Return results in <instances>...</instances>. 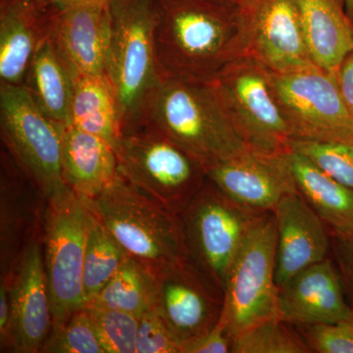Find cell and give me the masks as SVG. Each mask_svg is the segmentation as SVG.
I'll return each mask as SVG.
<instances>
[{
    "label": "cell",
    "mask_w": 353,
    "mask_h": 353,
    "mask_svg": "<svg viewBox=\"0 0 353 353\" xmlns=\"http://www.w3.org/2000/svg\"><path fill=\"white\" fill-rule=\"evenodd\" d=\"M155 41L167 77L210 82L245 57V16L224 0H157Z\"/></svg>",
    "instance_id": "cell-1"
},
{
    "label": "cell",
    "mask_w": 353,
    "mask_h": 353,
    "mask_svg": "<svg viewBox=\"0 0 353 353\" xmlns=\"http://www.w3.org/2000/svg\"><path fill=\"white\" fill-rule=\"evenodd\" d=\"M141 129L170 139L208 170L248 148L212 83L194 79L166 77Z\"/></svg>",
    "instance_id": "cell-2"
},
{
    "label": "cell",
    "mask_w": 353,
    "mask_h": 353,
    "mask_svg": "<svg viewBox=\"0 0 353 353\" xmlns=\"http://www.w3.org/2000/svg\"><path fill=\"white\" fill-rule=\"evenodd\" d=\"M105 74L117 101L120 134L143 127L148 104L166 78L157 54V0H110Z\"/></svg>",
    "instance_id": "cell-3"
},
{
    "label": "cell",
    "mask_w": 353,
    "mask_h": 353,
    "mask_svg": "<svg viewBox=\"0 0 353 353\" xmlns=\"http://www.w3.org/2000/svg\"><path fill=\"white\" fill-rule=\"evenodd\" d=\"M85 202L127 254L155 274L188 261L179 215L132 187L119 173Z\"/></svg>",
    "instance_id": "cell-4"
},
{
    "label": "cell",
    "mask_w": 353,
    "mask_h": 353,
    "mask_svg": "<svg viewBox=\"0 0 353 353\" xmlns=\"http://www.w3.org/2000/svg\"><path fill=\"white\" fill-rule=\"evenodd\" d=\"M46 199L43 243L53 331L85 308L83 263L92 213L66 183Z\"/></svg>",
    "instance_id": "cell-5"
},
{
    "label": "cell",
    "mask_w": 353,
    "mask_h": 353,
    "mask_svg": "<svg viewBox=\"0 0 353 353\" xmlns=\"http://www.w3.org/2000/svg\"><path fill=\"white\" fill-rule=\"evenodd\" d=\"M114 148L118 173L174 214L185 210L208 180L201 161L158 132L121 134Z\"/></svg>",
    "instance_id": "cell-6"
},
{
    "label": "cell",
    "mask_w": 353,
    "mask_h": 353,
    "mask_svg": "<svg viewBox=\"0 0 353 353\" xmlns=\"http://www.w3.org/2000/svg\"><path fill=\"white\" fill-rule=\"evenodd\" d=\"M262 213L236 203L208 179L179 215L188 262L223 297L234 257Z\"/></svg>",
    "instance_id": "cell-7"
},
{
    "label": "cell",
    "mask_w": 353,
    "mask_h": 353,
    "mask_svg": "<svg viewBox=\"0 0 353 353\" xmlns=\"http://www.w3.org/2000/svg\"><path fill=\"white\" fill-rule=\"evenodd\" d=\"M276 252L275 214L267 211L246 234L228 275L220 322L232 340L252 325L277 316Z\"/></svg>",
    "instance_id": "cell-8"
},
{
    "label": "cell",
    "mask_w": 353,
    "mask_h": 353,
    "mask_svg": "<svg viewBox=\"0 0 353 353\" xmlns=\"http://www.w3.org/2000/svg\"><path fill=\"white\" fill-rule=\"evenodd\" d=\"M269 73L292 139L353 143V120L334 74L316 64Z\"/></svg>",
    "instance_id": "cell-9"
},
{
    "label": "cell",
    "mask_w": 353,
    "mask_h": 353,
    "mask_svg": "<svg viewBox=\"0 0 353 353\" xmlns=\"http://www.w3.org/2000/svg\"><path fill=\"white\" fill-rule=\"evenodd\" d=\"M210 83L248 148L271 153L290 150L292 134L272 90L268 70L245 55Z\"/></svg>",
    "instance_id": "cell-10"
},
{
    "label": "cell",
    "mask_w": 353,
    "mask_h": 353,
    "mask_svg": "<svg viewBox=\"0 0 353 353\" xmlns=\"http://www.w3.org/2000/svg\"><path fill=\"white\" fill-rule=\"evenodd\" d=\"M4 148L46 196L64 185L61 125L46 117L24 85H0Z\"/></svg>",
    "instance_id": "cell-11"
},
{
    "label": "cell",
    "mask_w": 353,
    "mask_h": 353,
    "mask_svg": "<svg viewBox=\"0 0 353 353\" xmlns=\"http://www.w3.org/2000/svg\"><path fill=\"white\" fill-rule=\"evenodd\" d=\"M46 194L9 152L2 153L0 279L13 275L30 245L43 236Z\"/></svg>",
    "instance_id": "cell-12"
},
{
    "label": "cell",
    "mask_w": 353,
    "mask_h": 353,
    "mask_svg": "<svg viewBox=\"0 0 353 353\" xmlns=\"http://www.w3.org/2000/svg\"><path fill=\"white\" fill-rule=\"evenodd\" d=\"M243 10L246 57L276 73L315 64L294 0H253Z\"/></svg>",
    "instance_id": "cell-13"
},
{
    "label": "cell",
    "mask_w": 353,
    "mask_h": 353,
    "mask_svg": "<svg viewBox=\"0 0 353 353\" xmlns=\"http://www.w3.org/2000/svg\"><path fill=\"white\" fill-rule=\"evenodd\" d=\"M208 179L230 199L256 212L273 211L281 199L297 192L287 152L246 148L208 170Z\"/></svg>",
    "instance_id": "cell-14"
},
{
    "label": "cell",
    "mask_w": 353,
    "mask_h": 353,
    "mask_svg": "<svg viewBox=\"0 0 353 353\" xmlns=\"http://www.w3.org/2000/svg\"><path fill=\"white\" fill-rule=\"evenodd\" d=\"M0 280L7 281L10 294L6 352H41L53 325L43 238L32 241L10 278Z\"/></svg>",
    "instance_id": "cell-15"
},
{
    "label": "cell",
    "mask_w": 353,
    "mask_h": 353,
    "mask_svg": "<svg viewBox=\"0 0 353 353\" xmlns=\"http://www.w3.org/2000/svg\"><path fill=\"white\" fill-rule=\"evenodd\" d=\"M223 305L224 297L188 261L157 274L153 308L180 345L214 328Z\"/></svg>",
    "instance_id": "cell-16"
},
{
    "label": "cell",
    "mask_w": 353,
    "mask_h": 353,
    "mask_svg": "<svg viewBox=\"0 0 353 353\" xmlns=\"http://www.w3.org/2000/svg\"><path fill=\"white\" fill-rule=\"evenodd\" d=\"M50 39L74 77L104 75L111 39L110 0L51 6Z\"/></svg>",
    "instance_id": "cell-17"
},
{
    "label": "cell",
    "mask_w": 353,
    "mask_h": 353,
    "mask_svg": "<svg viewBox=\"0 0 353 353\" xmlns=\"http://www.w3.org/2000/svg\"><path fill=\"white\" fill-rule=\"evenodd\" d=\"M352 313L341 273L328 257L278 288L277 316L294 326L338 322Z\"/></svg>",
    "instance_id": "cell-18"
},
{
    "label": "cell",
    "mask_w": 353,
    "mask_h": 353,
    "mask_svg": "<svg viewBox=\"0 0 353 353\" xmlns=\"http://www.w3.org/2000/svg\"><path fill=\"white\" fill-rule=\"evenodd\" d=\"M273 212L277 226L275 280L279 288L326 259L330 239L326 224L299 192L283 197Z\"/></svg>",
    "instance_id": "cell-19"
},
{
    "label": "cell",
    "mask_w": 353,
    "mask_h": 353,
    "mask_svg": "<svg viewBox=\"0 0 353 353\" xmlns=\"http://www.w3.org/2000/svg\"><path fill=\"white\" fill-rule=\"evenodd\" d=\"M50 8L41 0H1L0 83L24 85L32 58L50 37Z\"/></svg>",
    "instance_id": "cell-20"
},
{
    "label": "cell",
    "mask_w": 353,
    "mask_h": 353,
    "mask_svg": "<svg viewBox=\"0 0 353 353\" xmlns=\"http://www.w3.org/2000/svg\"><path fill=\"white\" fill-rule=\"evenodd\" d=\"M62 175L83 201L92 199L118 174L115 148L106 139L73 125H61Z\"/></svg>",
    "instance_id": "cell-21"
},
{
    "label": "cell",
    "mask_w": 353,
    "mask_h": 353,
    "mask_svg": "<svg viewBox=\"0 0 353 353\" xmlns=\"http://www.w3.org/2000/svg\"><path fill=\"white\" fill-rule=\"evenodd\" d=\"M313 62L336 74L353 51V20L345 0H294Z\"/></svg>",
    "instance_id": "cell-22"
},
{
    "label": "cell",
    "mask_w": 353,
    "mask_h": 353,
    "mask_svg": "<svg viewBox=\"0 0 353 353\" xmlns=\"http://www.w3.org/2000/svg\"><path fill=\"white\" fill-rule=\"evenodd\" d=\"M297 192L334 234L353 230V190L334 180L301 153L287 152Z\"/></svg>",
    "instance_id": "cell-23"
},
{
    "label": "cell",
    "mask_w": 353,
    "mask_h": 353,
    "mask_svg": "<svg viewBox=\"0 0 353 353\" xmlns=\"http://www.w3.org/2000/svg\"><path fill=\"white\" fill-rule=\"evenodd\" d=\"M24 85L46 117L58 125H71L74 75L50 37L32 58Z\"/></svg>",
    "instance_id": "cell-24"
},
{
    "label": "cell",
    "mask_w": 353,
    "mask_h": 353,
    "mask_svg": "<svg viewBox=\"0 0 353 353\" xmlns=\"http://www.w3.org/2000/svg\"><path fill=\"white\" fill-rule=\"evenodd\" d=\"M71 125L115 145L120 136L119 116L105 75L74 77Z\"/></svg>",
    "instance_id": "cell-25"
},
{
    "label": "cell",
    "mask_w": 353,
    "mask_h": 353,
    "mask_svg": "<svg viewBox=\"0 0 353 353\" xmlns=\"http://www.w3.org/2000/svg\"><path fill=\"white\" fill-rule=\"evenodd\" d=\"M157 290V274L129 256L85 307L115 309L141 316L154 305Z\"/></svg>",
    "instance_id": "cell-26"
},
{
    "label": "cell",
    "mask_w": 353,
    "mask_h": 353,
    "mask_svg": "<svg viewBox=\"0 0 353 353\" xmlns=\"http://www.w3.org/2000/svg\"><path fill=\"white\" fill-rule=\"evenodd\" d=\"M128 257L124 248L92 214L83 263L85 307L110 282Z\"/></svg>",
    "instance_id": "cell-27"
},
{
    "label": "cell",
    "mask_w": 353,
    "mask_h": 353,
    "mask_svg": "<svg viewBox=\"0 0 353 353\" xmlns=\"http://www.w3.org/2000/svg\"><path fill=\"white\" fill-rule=\"evenodd\" d=\"M292 326L278 316L256 323L234 336L232 353H310Z\"/></svg>",
    "instance_id": "cell-28"
},
{
    "label": "cell",
    "mask_w": 353,
    "mask_h": 353,
    "mask_svg": "<svg viewBox=\"0 0 353 353\" xmlns=\"http://www.w3.org/2000/svg\"><path fill=\"white\" fill-rule=\"evenodd\" d=\"M88 315L105 353H136L139 316L88 306Z\"/></svg>",
    "instance_id": "cell-29"
},
{
    "label": "cell",
    "mask_w": 353,
    "mask_h": 353,
    "mask_svg": "<svg viewBox=\"0 0 353 353\" xmlns=\"http://www.w3.org/2000/svg\"><path fill=\"white\" fill-rule=\"evenodd\" d=\"M290 148L309 158L334 180L353 190V143L292 139Z\"/></svg>",
    "instance_id": "cell-30"
},
{
    "label": "cell",
    "mask_w": 353,
    "mask_h": 353,
    "mask_svg": "<svg viewBox=\"0 0 353 353\" xmlns=\"http://www.w3.org/2000/svg\"><path fill=\"white\" fill-rule=\"evenodd\" d=\"M43 353H105L87 309L76 311L63 326L51 331Z\"/></svg>",
    "instance_id": "cell-31"
},
{
    "label": "cell",
    "mask_w": 353,
    "mask_h": 353,
    "mask_svg": "<svg viewBox=\"0 0 353 353\" xmlns=\"http://www.w3.org/2000/svg\"><path fill=\"white\" fill-rule=\"evenodd\" d=\"M294 327L311 352L353 353V313L338 322Z\"/></svg>",
    "instance_id": "cell-32"
},
{
    "label": "cell",
    "mask_w": 353,
    "mask_h": 353,
    "mask_svg": "<svg viewBox=\"0 0 353 353\" xmlns=\"http://www.w3.org/2000/svg\"><path fill=\"white\" fill-rule=\"evenodd\" d=\"M136 353H180V343L153 307L139 316Z\"/></svg>",
    "instance_id": "cell-33"
},
{
    "label": "cell",
    "mask_w": 353,
    "mask_h": 353,
    "mask_svg": "<svg viewBox=\"0 0 353 353\" xmlns=\"http://www.w3.org/2000/svg\"><path fill=\"white\" fill-rule=\"evenodd\" d=\"M232 336L219 321L206 333L183 341L180 353H229L232 352Z\"/></svg>",
    "instance_id": "cell-34"
},
{
    "label": "cell",
    "mask_w": 353,
    "mask_h": 353,
    "mask_svg": "<svg viewBox=\"0 0 353 353\" xmlns=\"http://www.w3.org/2000/svg\"><path fill=\"white\" fill-rule=\"evenodd\" d=\"M334 254L353 308V230L347 234H334Z\"/></svg>",
    "instance_id": "cell-35"
},
{
    "label": "cell",
    "mask_w": 353,
    "mask_h": 353,
    "mask_svg": "<svg viewBox=\"0 0 353 353\" xmlns=\"http://www.w3.org/2000/svg\"><path fill=\"white\" fill-rule=\"evenodd\" d=\"M334 77L343 101L353 120V51L341 62Z\"/></svg>",
    "instance_id": "cell-36"
},
{
    "label": "cell",
    "mask_w": 353,
    "mask_h": 353,
    "mask_svg": "<svg viewBox=\"0 0 353 353\" xmlns=\"http://www.w3.org/2000/svg\"><path fill=\"white\" fill-rule=\"evenodd\" d=\"M10 294L6 280H0V352H6L10 326Z\"/></svg>",
    "instance_id": "cell-37"
},
{
    "label": "cell",
    "mask_w": 353,
    "mask_h": 353,
    "mask_svg": "<svg viewBox=\"0 0 353 353\" xmlns=\"http://www.w3.org/2000/svg\"><path fill=\"white\" fill-rule=\"evenodd\" d=\"M46 3L57 7H67L76 6V4L85 3V2L94 1V0H41Z\"/></svg>",
    "instance_id": "cell-38"
},
{
    "label": "cell",
    "mask_w": 353,
    "mask_h": 353,
    "mask_svg": "<svg viewBox=\"0 0 353 353\" xmlns=\"http://www.w3.org/2000/svg\"><path fill=\"white\" fill-rule=\"evenodd\" d=\"M224 1L229 2V3L234 4V6L241 7V9H243L250 6L253 0H224Z\"/></svg>",
    "instance_id": "cell-39"
},
{
    "label": "cell",
    "mask_w": 353,
    "mask_h": 353,
    "mask_svg": "<svg viewBox=\"0 0 353 353\" xmlns=\"http://www.w3.org/2000/svg\"><path fill=\"white\" fill-rule=\"evenodd\" d=\"M345 7H347V11L350 17L353 20V0H345Z\"/></svg>",
    "instance_id": "cell-40"
}]
</instances>
